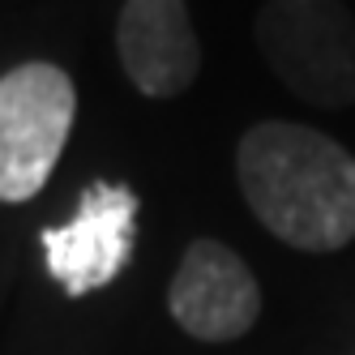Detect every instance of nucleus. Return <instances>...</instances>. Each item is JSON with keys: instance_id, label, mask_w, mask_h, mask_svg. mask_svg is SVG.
I'll list each match as a JSON object with an SVG mask.
<instances>
[{"instance_id": "f257e3e1", "label": "nucleus", "mask_w": 355, "mask_h": 355, "mask_svg": "<svg viewBox=\"0 0 355 355\" xmlns=\"http://www.w3.org/2000/svg\"><path fill=\"white\" fill-rule=\"evenodd\" d=\"M236 175L266 232L300 252L355 240V155L309 124L261 120L240 137Z\"/></svg>"}, {"instance_id": "f03ea898", "label": "nucleus", "mask_w": 355, "mask_h": 355, "mask_svg": "<svg viewBox=\"0 0 355 355\" xmlns=\"http://www.w3.org/2000/svg\"><path fill=\"white\" fill-rule=\"evenodd\" d=\"M257 47L304 103L329 112L355 103V17L343 0H266Z\"/></svg>"}, {"instance_id": "7ed1b4c3", "label": "nucleus", "mask_w": 355, "mask_h": 355, "mask_svg": "<svg viewBox=\"0 0 355 355\" xmlns=\"http://www.w3.org/2000/svg\"><path fill=\"white\" fill-rule=\"evenodd\" d=\"M78 116L64 69L31 60L0 78V201H31L56 171Z\"/></svg>"}, {"instance_id": "20e7f679", "label": "nucleus", "mask_w": 355, "mask_h": 355, "mask_svg": "<svg viewBox=\"0 0 355 355\" xmlns=\"http://www.w3.org/2000/svg\"><path fill=\"white\" fill-rule=\"evenodd\" d=\"M133 232H137V193L129 184L94 180L82 193L78 214L39 236L47 252V274L69 295L107 287L133 257Z\"/></svg>"}, {"instance_id": "39448f33", "label": "nucleus", "mask_w": 355, "mask_h": 355, "mask_svg": "<svg viewBox=\"0 0 355 355\" xmlns=\"http://www.w3.org/2000/svg\"><path fill=\"white\" fill-rule=\"evenodd\" d=\"M167 313L201 343H232L257 325L261 287L240 252L218 240H193L167 287Z\"/></svg>"}, {"instance_id": "423d86ee", "label": "nucleus", "mask_w": 355, "mask_h": 355, "mask_svg": "<svg viewBox=\"0 0 355 355\" xmlns=\"http://www.w3.org/2000/svg\"><path fill=\"white\" fill-rule=\"evenodd\" d=\"M116 52L124 78L150 98L184 94L201 73V43L184 0H124Z\"/></svg>"}]
</instances>
